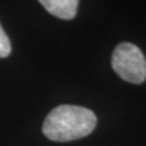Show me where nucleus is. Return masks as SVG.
Instances as JSON below:
<instances>
[{"instance_id":"1","label":"nucleus","mask_w":146,"mask_h":146,"mask_svg":"<svg viewBox=\"0 0 146 146\" xmlns=\"http://www.w3.org/2000/svg\"><path fill=\"white\" fill-rule=\"evenodd\" d=\"M98 124L95 113L77 105H60L51 110L43 123V133L51 141L66 143L91 134Z\"/></svg>"},{"instance_id":"2","label":"nucleus","mask_w":146,"mask_h":146,"mask_svg":"<svg viewBox=\"0 0 146 146\" xmlns=\"http://www.w3.org/2000/svg\"><path fill=\"white\" fill-rule=\"evenodd\" d=\"M111 65L117 76L128 83L141 84L146 80V58L133 43L118 44L112 52Z\"/></svg>"},{"instance_id":"3","label":"nucleus","mask_w":146,"mask_h":146,"mask_svg":"<svg viewBox=\"0 0 146 146\" xmlns=\"http://www.w3.org/2000/svg\"><path fill=\"white\" fill-rule=\"evenodd\" d=\"M40 4L52 16L61 20L74 18L79 1L77 0H40Z\"/></svg>"},{"instance_id":"4","label":"nucleus","mask_w":146,"mask_h":146,"mask_svg":"<svg viewBox=\"0 0 146 146\" xmlns=\"http://www.w3.org/2000/svg\"><path fill=\"white\" fill-rule=\"evenodd\" d=\"M11 54V43L10 39L6 34V32L4 31L3 26L0 25V58L7 57Z\"/></svg>"}]
</instances>
